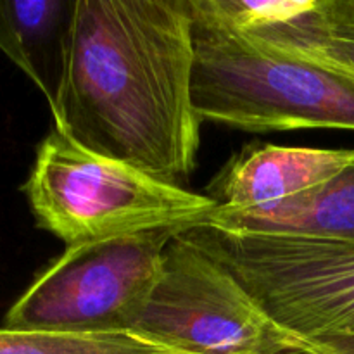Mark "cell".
I'll return each mask as SVG.
<instances>
[{
	"instance_id": "8992f818",
	"label": "cell",
	"mask_w": 354,
	"mask_h": 354,
	"mask_svg": "<svg viewBox=\"0 0 354 354\" xmlns=\"http://www.w3.org/2000/svg\"><path fill=\"white\" fill-rule=\"evenodd\" d=\"M131 334L183 354H310L185 232L169 242L161 280Z\"/></svg>"
},
{
	"instance_id": "6da1fadb",
	"label": "cell",
	"mask_w": 354,
	"mask_h": 354,
	"mask_svg": "<svg viewBox=\"0 0 354 354\" xmlns=\"http://www.w3.org/2000/svg\"><path fill=\"white\" fill-rule=\"evenodd\" d=\"M196 38L185 0H76L54 128L104 158L180 185L196 169Z\"/></svg>"
},
{
	"instance_id": "3957f363",
	"label": "cell",
	"mask_w": 354,
	"mask_h": 354,
	"mask_svg": "<svg viewBox=\"0 0 354 354\" xmlns=\"http://www.w3.org/2000/svg\"><path fill=\"white\" fill-rule=\"evenodd\" d=\"M185 235L310 354H354V244L211 227Z\"/></svg>"
},
{
	"instance_id": "30bf717a",
	"label": "cell",
	"mask_w": 354,
	"mask_h": 354,
	"mask_svg": "<svg viewBox=\"0 0 354 354\" xmlns=\"http://www.w3.org/2000/svg\"><path fill=\"white\" fill-rule=\"evenodd\" d=\"M204 227L235 234H287L354 244V165L306 206L263 220L211 213Z\"/></svg>"
},
{
	"instance_id": "9c48e42d",
	"label": "cell",
	"mask_w": 354,
	"mask_h": 354,
	"mask_svg": "<svg viewBox=\"0 0 354 354\" xmlns=\"http://www.w3.org/2000/svg\"><path fill=\"white\" fill-rule=\"evenodd\" d=\"M71 9L68 0H0V52L38 86L48 107L61 76Z\"/></svg>"
},
{
	"instance_id": "8fae6325",
	"label": "cell",
	"mask_w": 354,
	"mask_h": 354,
	"mask_svg": "<svg viewBox=\"0 0 354 354\" xmlns=\"http://www.w3.org/2000/svg\"><path fill=\"white\" fill-rule=\"evenodd\" d=\"M0 354H176V351L130 332L76 334L2 327Z\"/></svg>"
},
{
	"instance_id": "52a82bcc",
	"label": "cell",
	"mask_w": 354,
	"mask_h": 354,
	"mask_svg": "<svg viewBox=\"0 0 354 354\" xmlns=\"http://www.w3.org/2000/svg\"><path fill=\"white\" fill-rule=\"evenodd\" d=\"M354 165V149L245 147L223 166L207 196L214 214L263 220L303 207Z\"/></svg>"
},
{
	"instance_id": "5b68a950",
	"label": "cell",
	"mask_w": 354,
	"mask_h": 354,
	"mask_svg": "<svg viewBox=\"0 0 354 354\" xmlns=\"http://www.w3.org/2000/svg\"><path fill=\"white\" fill-rule=\"evenodd\" d=\"M180 230H156L68 248L7 311L3 327L120 334L140 320Z\"/></svg>"
},
{
	"instance_id": "ba28073f",
	"label": "cell",
	"mask_w": 354,
	"mask_h": 354,
	"mask_svg": "<svg viewBox=\"0 0 354 354\" xmlns=\"http://www.w3.org/2000/svg\"><path fill=\"white\" fill-rule=\"evenodd\" d=\"M194 24L254 44L308 40L354 30V0H185Z\"/></svg>"
},
{
	"instance_id": "4fadbf2b",
	"label": "cell",
	"mask_w": 354,
	"mask_h": 354,
	"mask_svg": "<svg viewBox=\"0 0 354 354\" xmlns=\"http://www.w3.org/2000/svg\"><path fill=\"white\" fill-rule=\"evenodd\" d=\"M176 354H183V353H176Z\"/></svg>"
},
{
	"instance_id": "7c38bea8",
	"label": "cell",
	"mask_w": 354,
	"mask_h": 354,
	"mask_svg": "<svg viewBox=\"0 0 354 354\" xmlns=\"http://www.w3.org/2000/svg\"><path fill=\"white\" fill-rule=\"evenodd\" d=\"M248 44L261 50L272 52V54L286 55V57L322 66V68L332 69L342 75L354 76V30L322 38H308V40L279 41V44L248 41Z\"/></svg>"
},
{
	"instance_id": "277c9868",
	"label": "cell",
	"mask_w": 354,
	"mask_h": 354,
	"mask_svg": "<svg viewBox=\"0 0 354 354\" xmlns=\"http://www.w3.org/2000/svg\"><path fill=\"white\" fill-rule=\"evenodd\" d=\"M194 106L203 121L245 131L354 130V76L194 24Z\"/></svg>"
},
{
	"instance_id": "7a4b0ae2",
	"label": "cell",
	"mask_w": 354,
	"mask_h": 354,
	"mask_svg": "<svg viewBox=\"0 0 354 354\" xmlns=\"http://www.w3.org/2000/svg\"><path fill=\"white\" fill-rule=\"evenodd\" d=\"M38 227L66 248L156 230L206 225L216 209L207 194L166 183L104 158L52 127L24 185Z\"/></svg>"
}]
</instances>
